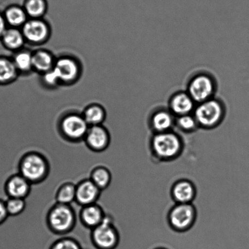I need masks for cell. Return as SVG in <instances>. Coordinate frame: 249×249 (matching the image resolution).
<instances>
[{
	"label": "cell",
	"instance_id": "1",
	"mask_svg": "<svg viewBox=\"0 0 249 249\" xmlns=\"http://www.w3.org/2000/svg\"><path fill=\"white\" fill-rule=\"evenodd\" d=\"M152 156L157 160H175L182 154L184 143L179 135L173 131L155 134L150 142Z\"/></svg>",
	"mask_w": 249,
	"mask_h": 249
},
{
	"label": "cell",
	"instance_id": "2",
	"mask_svg": "<svg viewBox=\"0 0 249 249\" xmlns=\"http://www.w3.org/2000/svg\"><path fill=\"white\" fill-rule=\"evenodd\" d=\"M19 174L31 184H38L49 176L50 164L44 155L36 151L26 152L18 162Z\"/></svg>",
	"mask_w": 249,
	"mask_h": 249
},
{
	"label": "cell",
	"instance_id": "3",
	"mask_svg": "<svg viewBox=\"0 0 249 249\" xmlns=\"http://www.w3.org/2000/svg\"><path fill=\"white\" fill-rule=\"evenodd\" d=\"M77 216L71 205L55 203L48 210L46 223L48 229L57 235H65L73 231Z\"/></svg>",
	"mask_w": 249,
	"mask_h": 249
},
{
	"label": "cell",
	"instance_id": "4",
	"mask_svg": "<svg viewBox=\"0 0 249 249\" xmlns=\"http://www.w3.org/2000/svg\"><path fill=\"white\" fill-rule=\"evenodd\" d=\"M196 208L192 204H176L169 211V226L173 231L183 233L190 231L196 221Z\"/></svg>",
	"mask_w": 249,
	"mask_h": 249
},
{
	"label": "cell",
	"instance_id": "5",
	"mask_svg": "<svg viewBox=\"0 0 249 249\" xmlns=\"http://www.w3.org/2000/svg\"><path fill=\"white\" fill-rule=\"evenodd\" d=\"M91 243L96 249H115L119 245L120 236L112 217L107 215L102 223L91 230Z\"/></svg>",
	"mask_w": 249,
	"mask_h": 249
},
{
	"label": "cell",
	"instance_id": "6",
	"mask_svg": "<svg viewBox=\"0 0 249 249\" xmlns=\"http://www.w3.org/2000/svg\"><path fill=\"white\" fill-rule=\"evenodd\" d=\"M83 116L77 114L67 115L60 123V132L67 141L78 142L84 140L89 129Z\"/></svg>",
	"mask_w": 249,
	"mask_h": 249
},
{
	"label": "cell",
	"instance_id": "7",
	"mask_svg": "<svg viewBox=\"0 0 249 249\" xmlns=\"http://www.w3.org/2000/svg\"><path fill=\"white\" fill-rule=\"evenodd\" d=\"M223 111L219 102L208 100L200 103L195 112V119L198 125L205 129H212L219 124Z\"/></svg>",
	"mask_w": 249,
	"mask_h": 249
},
{
	"label": "cell",
	"instance_id": "8",
	"mask_svg": "<svg viewBox=\"0 0 249 249\" xmlns=\"http://www.w3.org/2000/svg\"><path fill=\"white\" fill-rule=\"evenodd\" d=\"M21 31L25 40L33 44L44 43L50 35L49 26L41 18H31L22 26Z\"/></svg>",
	"mask_w": 249,
	"mask_h": 249
},
{
	"label": "cell",
	"instance_id": "9",
	"mask_svg": "<svg viewBox=\"0 0 249 249\" xmlns=\"http://www.w3.org/2000/svg\"><path fill=\"white\" fill-rule=\"evenodd\" d=\"M110 135L102 125L90 126L84 139L86 146L90 151L102 152L106 151L110 143Z\"/></svg>",
	"mask_w": 249,
	"mask_h": 249
},
{
	"label": "cell",
	"instance_id": "10",
	"mask_svg": "<svg viewBox=\"0 0 249 249\" xmlns=\"http://www.w3.org/2000/svg\"><path fill=\"white\" fill-rule=\"evenodd\" d=\"M213 91V82L206 75H199L190 82L189 95L196 102L202 103L209 100Z\"/></svg>",
	"mask_w": 249,
	"mask_h": 249
},
{
	"label": "cell",
	"instance_id": "11",
	"mask_svg": "<svg viewBox=\"0 0 249 249\" xmlns=\"http://www.w3.org/2000/svg\"><path fill=\"white\" fill-rule=\"evenodd\" d=\"M196 195L195 183L187 178L176 181L171 188V196L176 204H192Z\"/></svg>",
	"mask_w": 249,
	"mask_h": 249
},
{
	"label": "cell",
	"instance_id": "12",
	"mask_svg": "<svg viewBox=\"0 0 249 249\" xmlns=\"http://www.w3.org/2000/svg\"><path fill=\"white\" fill-rule=\"evenodd\" d=\"M101 191L90 178L82 180L76 185L75 202L80 206L96 204L100 199Z\"/></svg>",
	"mask_w": 249,
	"mask_h": 249
},
{
	"label": "cell",
	"instance_id": "13",
	"mask_svg": "<svg viewBox=\"0 0 249 249\" xmlns=\"http://www.w3.org/2000/svg\"><path fill=\"white\" fill-rule=\"evenodd\" d=\"M31 183L20 174L12 175L4 184V192L8 197L25 199L30 195Z\"/></svg>",
	"mask_w": 249,
	"mask_h": 249
},
{
	"label": "cell",
	"instance_id": "14",
	"mask_svg": "<svg viewBox=\"0 0 249 249\" xmlns=\"http://www.w3.org/2000/svg\"><path fill=\"white\" fill-rule=\"evenodd\" d=\"M107 214L103 207L96 204L82 207L79 212V218L82 226L91 230L102 223Z\"/></svg>",
	"mask_w": 249,
	"mask_h": 249
},
{
	"label": "cell",
	"instance_id": "15",
	"mask_svg": "<svg viewBox=\"0 0 249 249\" xmlns=\"http://www.w3.org/2000/svg\"><path fill=\"white\" fill-rule=\"evenodd\" d=\"M54 69L60 81L65 84L72 83L76 81L80 72V68L76 60L68 57L60 58L55 62Z\"/></svg>",
	"mask_w": 249,
	"mask_h": 249
},
{
	"label": "cell",
	"instance_id": "16",
	"mask_svg": "<svg viewBox=\"0 0 249 249\" xmlns=\"http://www.w3.org/2000/svg\"><path fill=\"white\" fill-rule=\"evenodd\" d=\"M0 40L7 49L18 51L22 48L25 38L22 31L18 28H10L7 29Z\"/></svg>",
	"mask_w": 249,
	"mask_h": 249
},
{
	"label": "cell",
	"instance_id": "17",
	"mask_svg": "<svg viewBox=\"0 0 249 249\" xmlns=\"http://www.w3.org/2000/svg\"><path fill=\"white\" fill-rule=\"evenodd\" d=\"M8 25L11 28H18L25 25L28 21V16L23 7L12 5L7 8L3 13Z\"/></svg>",
	"mask_w": 249,
	"mask_h": 249
},
{
	"label": "cell",
	"instance_id": "18",
	"mask_svg": "<svg viewBox=\"0 0 249 249\" xmlns=\"http://www.w3.org/2000/svg\"><path fill=\"white\" fill-rule=\"evenodd\" d=\"M194 107V101L189 94L178 93L171 101V108L174 112L180 116L188 115Z\"/></svg>",
	"mask_w": 249,
	"mask_h": 249
},
{
	"label": "cell",
	"instance_id": "19",
	"mask_svg": "<svg viewBox=\"0 0 249 249\" xmlns=\"http://www.w3.org/2000/svg\"><path fill=\"white\" fill-rule=\"evenodd\" d=\"M18 73L13 59L0 56V85L11 83L17 78Z\"/></svg>",
	"mask_w": 249,
	"mask_h": 249
},
{
	"label": "cell",
	"instance_id": "20",
	"mask_svg": "<svg viewBox=\"0 0 249 249\" xmlns=\"http://www.w3.org/2000/svg\"><path fill=\"white\" fill-rule=\"evenodd\" d=\"M33 64L34 69L44 74L54 68L55 62L51 53L39 50L33 54Z\"/></svg>",
	"mask_w": 249,
	"mask_h": 249
},
{
	"label": "cell",
	"instance_id": "21",
	"mask_svg": "<svg viewBox=\"0 0 249 249\" xmlns=\"http://www.w3.org/2000/svg\"><path fill=\"white\" fill-rule=\"evenodd\" d=\"M90 179L101 191L107 189L112 182V176L110 171L104 166H97L91 171Z\"/></svg>",
	"mask_w": 249,
	"mask_h": 249
},
{
	"label": "cell",
	"instance_id": "22",
	"mask_svg": "<svg viewBox=\"0 0 249 249\" xmlns=\"http://www.w3.org/2000/svg\"><path fill=\"white\" fill-rule=\"evenodd\" d=\"M174 124L172 116L165 111L155 113L151 120V126L156 134L171 131Z\"/></svg>",
	"mask_w": 249,
	"mask_h": 249
},
{
	"label": "cell",
	"instance_id": "23",
	"mask_svg": "<svg viewBox=\"0 0 249 249\" xmlns=\"http://www.w3.org/2000/svg\"><path fill=\"white\" fill-rule=\"evenodd\" d=\"M76 185L67 182L60 185L55 193L56 203L71 205L76 200Z\"/></svg>",
	"mask_w": 249,
	"mask_h": 249
},
{
	"label": "cell",
	"instance_id": "24",
	"mask_svg": "<svg viewBox=\"0 0 249 249\" xmlns=\"http://www.w3.org/2000/svg\"><path fill=\"white\" fill-rule=\"evenodd\" d=\"M23 8L28 17L39 19L47 13V2L46 0H26Z\"/></svg>",
	"mask_w": 249,
	"mask_h": 249
},
{
	"label": "cell",
	"instance_id": "25",
	"mask_svg": "<svg viewBox=\"0 0 249 249\" xmlns=\"http://www.w3.org/2000/svg\"><path fill=\"white\" fill-rule=\"evenodd\" d=\"M83 117L89 126L102 125L106 118L105 110L101 106H89L84 113Z\"/></svg>",
	"mask_w": 249,
	"mask_h": 249
},
{
	"label": "cell",
	"instance_id": "26",
	"mask_svg": "<svg viewBox=\"0 0 249 249\" xmlns=\"http://www.w3.org/2000/svg\"><path fill=\"white\" fill-rule=\"evenodd\" d=\"M18 71L28 72L33 69V54L26 51H20L13 58Z\"/></svg>",
	"mask_w": 249,
	"mask_h": 249
},
{
	"label": "cell",
	"instance_id": "27",
	"mask_svg": "<svg viewBox=\"0 0 249 249\" xmlns=\"http://www.w3.org/2000/svg\"><path fill=\"white\" fill-rule=\"evenodd\" d=\"M7 212L9 216H17L25 211L26 204L25 199L8 197L5 201Z\"/></svg>",
	"mask_w": 249,
	"mask_h": 249
},
{
	"label": "cell",
	"instance_id": "28",
	"mask_svg": "<svg viewBox=\"0 0 249 249\" xmlns=\"http://www.w3.org/2000/svg\"><path fill=\"white\" fill-rule=\"evenodd\" d=\"M49 249H83L78 241L71 237H63L55 241Z\"/></svg>",
	"mask_w": 249,
	"mask_h": 249
},
{
	"label": "cell",
	"instance_id": "29",
	"mask_svg": "<svg viewBox=\"0 0 249 249\" xmlns=\"http://www.w3.org/2000/svg\"><path fill=\"white\" fill-rule=\"evenodd\" d=\"M177 124L178 127L185 132L194 131L198 125L195 118L189 115L180 116L178 118Z\"/></svg>",
	"mask_w": 249,
	"mask_h": 249
},
{
	"label": "cell",
	"instance_id": "30",
	"mask_svg": "<svg viewBox=\"0 0 249 249\" xmlns=\"http://www.w3.org/2000/svg\"><path fill=\"white\" fill-rule=\"evenodd\" d=\"M43 82L46 85L50 87L55 86L60 82L59 77L54 68L43 74Z\"/></svg>",
	"mask_w": 249,
	"mask_h": 249
},
{
	"label": "cell",
	"instance_id": "31",
	"mask_svg": "<svg viewBox=\"0 0 249 249\" xmlns=\"http://www.w3.org/2000/svg\"><path fill=\"white\" fill-rule=\"evenodd\" d=\"M8 217L9 214L7 212L5 201L0 199V226L6 221Z\"/></svg>",
	"mask_w": 249,
	"mask_h": 249
},
{
	"label": "cell",
	"instance_id": "32",
	"mask_svg": "<svg viewBox=\"0 0 249 249\" xmlns=\"http://www.w3.org/2000/svg\"><path fill=\"white\" fill-rule=\"evenodd\" d=\"M7 26H8V24L6 23L3 14L0 13V39L8 29Z\"/></svg>",
	"mask_w": 249,
	"mask_h": 249
},
{
	"label": "cell",
	"instance_id": "33",
	"mask_svg": "<svg viewBox=\"0 0 249 249\" xmlns=\"http://www.w3.org/2000/svg\"><path fill=\"white\" fill-rule=\"evenodd\" d=\"M154 249H168L164 248H156Z\"/></svg>",
	"mask_w": 249,
	"mask_h": 249
}]
</instances>
